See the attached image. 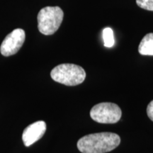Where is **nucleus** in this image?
Returning a JSON list of instances; mask_svg holds the SVG:
<instances>
[{
    "label": "nucleus",
    "mask_w": 153,
    "mask_h": 153,
    "mask_svg": "<svg viewBox=\"0 0 153 153\" xmlns=\"http://www.w3.org/2000/svg\"><path fill=\"white\" fill-rule=\"evenodd\" d=\"M147 114L149 118L153 121V100L151 101L147 106Z\"/></svg>",
    "instance_id": "obj_10"
},
{
    "label": "nucleus",
    "mask_w": 153,
    "mask_h": 153,
    "mask_svg": "<svg viewBox=\"0 0 153 153\" xmlns=\"http://www.w3.org/2000/svg\"><path fill=\"white\" fill-rule=\"evenodd\" d=\"M138 52L142 55L153 56V33L146 34L140 43Z\"/></svg>",
    "instance_id": "obj_7"
},
{
    "label": "nucleus",
    "mask_w": 153,
    "mask_h": 153,
    "mask_svg": "<svg viewBox=\"0 0 153 153\" xmlns=\"http://www.w3.org/2000/svg\"><path fill=\"white\" fill-rule=\"evenodd\" d=\"M51 78L66 86H76L82 84L86 78V72L81 66L64 63L54 68L51 72Z\"/></svg>",
    "instance_id": "obj_2"
},
{
    "label": "nucleus",
    "mask_w": 153,
    "mask_h": 153,
    "mask_svg": "<svg viewBox=\"0 0 153 153\" xmlns=\"http://www.w3.org/2000/svg\"><path fill=\"white\" fill-rule=\"evenodd\" d=\"M136 4L140 8L153 11V0H136Z\"/></svg>",
    "instance_id": "obj_9"
},
{
    "label": "nucleus",
    "mask_w": 153,
    "mask_h": 153,
    "mask_svg": "<svg viewBox=\"0 0 153 153\" xmlns=\"http://www.w3.org/2000/svg\"><path fill=\"white\" fill-rule=\"evenodd\" d=\"M26 34L22 28H16L7 36L0 47L1 54L5 57L16 54L22 47Z\"/></svg>",
    "instance_id": "obj_5"
},
{
    "label": "nucleus",
    "mask_w": 153,
    "mask_h": 153,
    "mask_svg": "<svg viewBox=\"0 0 153 153\" xmlns=\"http://www.w3.org/2000/svg\"><path fill=\"white\" fill-rule=\"evenodd\" d=\"M120 143L118 134L102 132L81 137L77 142V148L82 153H106L116 149Z\"/></svg>",
    "instance_id": "obj_1"
},
{
    "label": "nucleus",
    "mask_w": 153,
    "mask_h": 153,
    "mask_svg": "<svg viewBox=\"0 0 153 153\" xmlns=\"http://www.w3.org/2000/svg\"><path fill=\"white\" fill-rule=\"evenodd\" d=\"M64 16L62 9L59 7H46L38 14V28L42 34H54L60 28Z\"/></svg>",
    "instance_id": "obj_3"
},
{
    "label": "nucleus",
    "mask_w": 153,
    "mask_h": 153,
    "mask_svg": "<svg viewBox=\"0 0 153 153\" xmlns=\"http://www.w3.org/2000/svg\"><path fill=\"white\" fill-rule=\"evenodd\" d=\"M46 131V123L43 120H38L28 126L22 134V140L26 147H29L39 140Z\"/></svg>",
    "instance_id": "obj_6"
},
{
    "label": "nucleus",
    "mask_w": 153,
    "mask_h": 153,
    "mask_svg": "<svg viewBox=\"0 0 153 153\" xmlns=\"http://www.w3.org/2000/svg\"><path fill=\"white\" fill-rule=\"evenodd\" d=\"M102 37L104 40V45L106 48H111L114 46L115 41L114 31L111 28H105L102 31Z\"/></svg>",
    "instance_id": "obj_8"
},
{
    "label": "nucleus",
    "mask_w": 153,
    "mask_h": 153,
    "mask_svg": "<svg viewBox=\"0 0 153 153\" xmlns=\"http://www.w3.org/2000/svg\"><path fill=\"white\" fill-rule=\"evenodd\" d=\"M122 111L117 104L111 102H102L96 104L90 111V116L99 123L114 124L121 118Z\"/></svg>",
    "instance_id": "obj_4"
}]
</instances>
